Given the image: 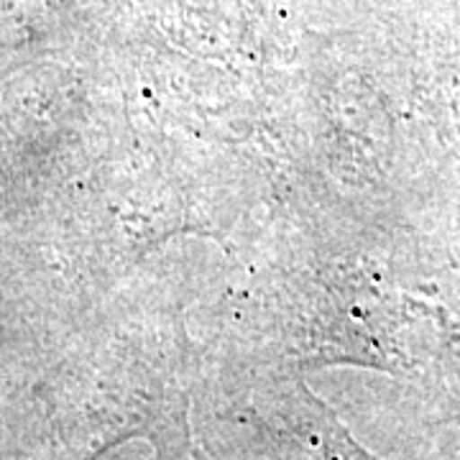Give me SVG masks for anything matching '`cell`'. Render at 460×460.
<instances>
[]
</instances>
